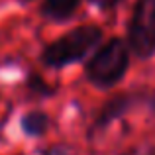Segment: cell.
<instances>
[{"instance_id":"cell-6","label":"cell","mask_w":155,"mask_h":155,"mask_svg":"<svg viewBox=\"0 0 155 155\" xmlns=\"http://www.w3.org/2000/svg\"><path fill=\"white\" fill-rule=\"evenodd\" d=\"M51 128V116L43 110H28L20 116V130L28 137H43Z\"/></svg>"},{"instance_id":"cell-1","label":"cell","mask_w":155,"mask_h":155,"mask_svg":"<svg viewBox=\"0 0 155 155\" xmlns=\"http://www.w3.org/2000/svg\"><path fill=\"white\" fill-rule=\"evenodd\" d=\"M104 41V30L96 24H83L65 31L41 49V63L47 69H63L73 63L87 61Z\"/></svg>"},{"instance_id":"cell-7","label":"cell","mask_w":155,"mask_h":155,"mask_svg":"<svg viewBox=\"0 0 155 155\" xmlns=\"http://www.w3.org/2000/svg\"><path fill=\"white\" fill-rule=\"evenodd\" d=\"M24 84H26V88L30 91V94L38 96V98H49V96L55 94V88H53L38 71H30L28 73Z\"/></svg>"},{"instance_id":"cell-2","label":"cell","mask_w":155,"mask_h":155,"mask_svg":"<svg viewBox=\"0 0 155 155\" xmlns=\"http://www.w3.org/2000/svg\"><path fill=\"white\" fill-rule=\"evenodd\" d=\"M132 53L124 38H114L102 41L92 55L84 61V79L98 91H110L118 87L128 75Z\"/></svg>"},{"instance_id":"cell-8","label":"cell","mask_w":155,"mask_h":155,"mask_svg":"<svg viewBox=\"0 0 155 155\" xmlns=\"http://www.w3.org/2000/svg\"><path fill=\"white\" fill-rule=\"evenodd\" d=\"M88 2L102 12H110V10H116L118 6H122L126 0H88Z\"/></svg>"},{"instance_id":"cell-5","label":"cell","mask_w":155,"mask_h":155,"mask_svg":"<svg viewBox=\"0 0 155 155\" xmlns=\"http://www.w3.org/2000/svg\"><path fill=\"white\" fill-rule=\"evenodd\" d=\"M81 0H43L39 4V14L55 24L69 22L79 12Z\"/></svg>"},{"instance_id":"cell-10","label":"cell","mask_w":155,"mask_h":155,"mask_svg":"<svg viewBox=\"0 0 155 155\" xmlns=\"http://www.w3.org/2000/svg\"><path fill=\"white\" fill-rule=\"evenodd\" d=\"M22 2H31V0H22Z\"/></svg>"},{"instance_id":"cell-9","label":"cell","mask_w":155,"mask_h":155,"mask_svg":"<svg viewBox=\"0 0 155 155\" xmlns=\"http://www.w3.org/2000/svg\"><path fill=\"white\" fill-rule=\"evenodd\" d=\"M147 104H149V108H151V112L155 116V91L151 92V94H147Z\"/></svg>"},{"instance_id":"cell-4","label":"cell","mask_w":155,"mask_h":155,"mask_svg":"<svg viewBox=\"0 0 155 155\" xmlns=\"http://www.w3.org/2000/svg\"><path fill=\"white\" fill-rule=\"evenodd\" d=\"M143 100V94L136 91H126V92H118V94L110 96L106 102L98 108L94 120H92L91 128H88V137H94L96 134L104 132L110 124L118 122L120 118H124L126 114H130L137 104Z\"/></svg>"},{"instance_id":"cell-3","label":"cell","mask_w":155,"mask_h":155,"mask_svg":"<svg viewBox=\"0 0 155 155\" xmlns=\"http://www.w3.org/2000/svg\"><path fill=\"white\" fill-rule=\"evenodd\" d=\"M124 39L136 59L155 57V0H136Z\"/></svg>"}]
</instances>
